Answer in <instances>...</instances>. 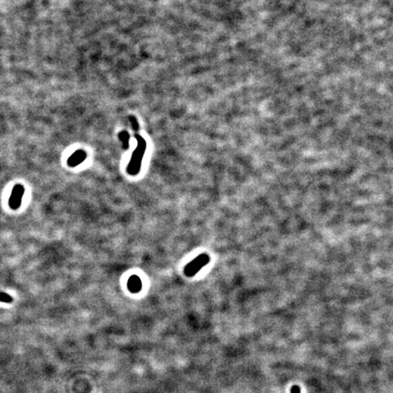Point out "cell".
Returning <instances> with one entry per match:
<instances>
[{
    "mask_svg": "<svg viewBox=\"0 0 393 393\" xmlns=\"http://www.w3.org/2000/svg\"><path fill=\"white\" fill-rule=\"evenodd\" d=\"M126 286L131 293H139L142 290V281L138 275H132L127 280Z\"/></svg>",
    "mask_w": 393,
    "mask_h": 393,
    "instance_id": "obj_5",
    "label": "cell"
},
{
    "mask_svg": "<svg viewBox=\"0 0 393 393\" xmlns=\"http://www.w3.org/2000/svg\"><path fill=\"white\" fill-rule=\"evenodd\" d=\"M135 138H136L138 145H137L136 150H134L133 154L131 156L129 163L126 168V171L130 176H136L141 172L142 160H143L146 150H147V142H146L145 139L139 134H136Z\"/></svg>",
    "mask_w": 393,
    "mask_h": 393,
    "instance_id": "obj_1",
    "label": "cell"
},
{
    "mask_svg": "<svg viewBox=\"0 0 393 393\" xmlns=\"http://www.w3.org/2000/svg\"><path fill=\"white\" fill-rule=\"evenodd\" d=\"M86 159H87V153H86L85 150H77L68 159V165L71 168H75L77 166H79L80 164L83 163Z\"/></svg>",
    "mask_w": 393,
    "mask_h": 393,
    "instance_id": "obj_4",
    "label": "cell"
},
{
    "mask_svg": "<svg viewBox=\"0 0 393 393\" xmlns=\"http://www.w3.org/2000/svg\"><path fill=\"white\" fill-rule=\"evenodd\" d=\"M129 134L126 130H122L121 132L118 133V139L119 141L122 142V147L124 150H127L128 149V146H129Z\"/></svg>",
    "mask_w": 393,
    "mask_h": 393,
    "instance_id": "obj_6",
    "label": "cell"
},
{
    "mask_svg": "<svg viewBox=\"0 0 393 393\" xmlns=\"http://www.w3.org/2000/svg\"><path fill=\"white\" fill-rule=\"evenodd\" d=\"M128 119H129V121H130L131 123V126H132V128H133V130L135 131V132H138V131L140 130V125H139V121H138V119H137L136 117H134V116H128Z\"/></svg>",
    "mask_w": 393,
    "mask_h": 393,
    "instance_id": "obj_7",
    "label": "cell"
},
{
    "mask_svg": "<svg viewBox=\"0 0 393 393\" xmlns=\"http://www.w3.org/2000/svg\"><path fill=\"white\" fill-rule=\"evenodd\" d=\"M24 193H25V188L22 185L18 184L13 187V190H12L11 196H10V202H9L10 207L12 210L17 211L18 209H19V207L21 206Z\"/></svg>",
    "mask_w": 393,
    "mask_h": 393,
    "instance_id": "obj_3",
    "label": "cell"
},
{
    "mask_svg": "<svg viewBox=\"0 0 393 393\" xmlns=\"http://www.w3.org/2000/svg\"><path fill=\"white\" fill-rule=\"evenodd\" d=\"M0 301L5 302V303H10L13 301V298L5 292H0Z\"/></svg>",
    "mask_w": 393,
    "mask_h": 393,
    "instance_id": "obj_8",
    "label": "cell"
},
{
    "mask_svg": "<svg viewBox=\"0 0 393 393\" xmlns=\"http://www.w3.org/2000/svg\"><path fill=\"white\" fill-rule=\"evenodd\" d=\"M210 261V257L208 254H201L200 256L195 257L192 261L189 262L186 265L184 269V273L187 277H193L196 275L198 272L202 270V268L205 267L207 264Z\"/></svg>",
    "mask_w": 393,
    "mask_h": 393,
    "instance_id": "obj_2",
    "label": "cell"
},
{
    "mask_svg": "<svg viewBox=\"0 0 393 393\" xmlns=\"http://www.w3.org/2000/svg\"><path fill=\"white\" fill-rule=\"evenodd\" d=\"M290 393H301V388L299 385H293L290 388Z\"/></svg>",
    "mask_w": 393,
    "mask_h": 393,
    "instance_id": "obj_9",
    "label": "cell"
}]
</instances>
